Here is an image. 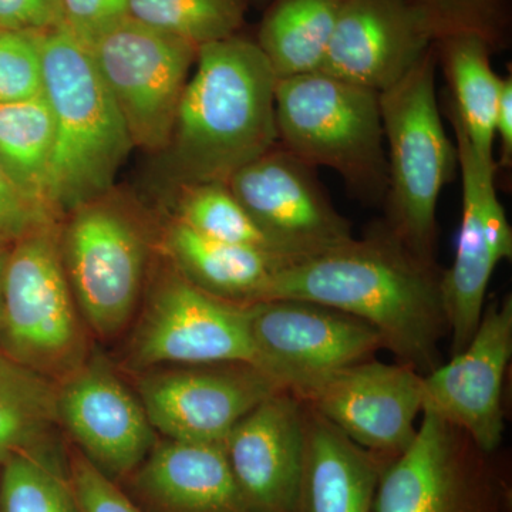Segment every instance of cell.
<instances>
[{"mask_svg":"<svg viewBox=\"0 0 512 512\" xmlns=\"http://www.w3.org/2000/svg\"><path fill=\"white\" fill-rule=\"evenodd\" d=\"M451 90V119L474 151L495 161L494 124L501 77L490 60V40L476 30L446 33L434 43Z\"/></svg>","mask_w":512,"mask_h":512,"instance_id":"cell-23","label":"cell"},{"mask_svg":"<svg viewBox=\"0 0 512 512\" xmlns=\"http://www.w3.org/2000/svg\"><path fill=\"white\" fill-rule=\"evenodd\" d=\"M456 136L463 185V220L453 265L441 274L451 356L466 348L485 309L491 276L500 262L512 258V229L498 197L497 161L478 156L460 126Z\"/></svg>","mask_w":512,"mask_h":512,"instance_id":"cell-12","label":"cell"},{"mask_svg":"<svg viewBox=\"0 0 512 512\" xmlns=\"http://www.w3.org/2000/svg\"><path fill=\"white\" fill-rule=\"evenodd\" d=\"M53 144L55 124L43 94L0 104V168L33 205L55 220L47 200Z\"/></svg>","mask_w":512,"mask_h":512,"instance_id":"cell-26","label":"cell"},{"mask_svg":"<svg viewBox=\"0 0 512 512\" xmlns=\"http://www.w3.org/2000/svg\"><path fill=\"white\" fill-rule=\"evenodd\" d=\"M345 0H275L256 45L279 79L319 72Z\"/></svg>","mask_w":512,"mask_h":512,"instance_id":"cell-25","label":"cell"},{"mask_svg":"<svg viewBox=\"0 0 512 512\" xmlns=\"http://www.w3.org/2000/svg\"><path fill=\"white\" fill-rule=\"evenodd\" d=\"M57 383L0 350V463L16 454L59 457Z\"/></svg>","mask_w":512,"mask_h":512,"instance_id":"cell-24","label":"cell"},{"mask_svg":"<svg viewBox=\"0 0 512 512\" xmlns=\"http://www.w3.org/2000/svg\"><path fill=\"white\" fill-rule=\"evenodd\" d=\"M254 363L299 400L343 367L383 349L377 330L320 303L268 299L247 305Z\"/></svg>","mask_w":512,"mask_h":512,"instance_id":"cell-10","label":"cell"},{"mask_svg":"<svg viewBox=\"0 0 512 512\" xmlns=\"http://www.w3.org/2000/svg\"><path fill=\"white\" fill-rule=\"evenodd\" d=\"M134 147L163 153L198 47L126 18L83 43Z\"/></svg>","mask_w":512,"mask_h":512,"instance_id":"cell-9","label":"cell"},{"mask_svg":"<svg viewBox=\"0 0 512 512\" xmlns=\"http://www.w3.org/2000/svg\"><path fill=\"white\" fill-rule=\"evenodd\" d=\"M168 264L202 291L224 301H262L279 269L295 259L205 237L183 222L170 221L161 237Z\"/></svg>","mask_w":512,"mask_h":512,"instance_id":"cell-22","label":"cell"},{"mask_svg":"<svg viewBox=\"0 0 512 512\" xmlns=\"http://www.w3.org/2000/svg\"><path fill=\"white\" fill-rule=\"evenodd\" d=\"M245 0H130L128 18L201 47L237 35Z\"/></svg>","mask_w":512,"mask_h":512,"instance_id":"cell-27","label":"cell"},{"mask_svg":"<svg viewBox=\"0 0 512 512\" xmlns=\"http://www.w3.org/2000/svg\"><path fill=\"white\" fill-rule=\"evenodd\" d=\"M302 402L389 464L416 437L423 376L402 363L370 357L333 373Z\"/></svg>","mask_w":512,"mask_h":512,"instance_id":"cell-15","label":"cell"},{"mask_svg":"<svg viewBox=\"0 0 512 512\" xmlns=\"http://www.w3.org/2000/svg\"><path fill=\"white\" fill-rule=\"evenodd\" d=\"M43 94V67L37 33L0 29V104Z\"/></svg>","mask_w":512,"mask_h":512,"instance_id":"cell-30","label":"cell"},{"mask_svg":"<svg viewBox=\"0 0 512 512\" xmlns=\"http://www.w3.org/2000/svg\"><path fill=\"white\" fill-rule=\"evenodd\" d=\"M512 356V296L485 305L476 333L450 362L423 376V412L495 453L503 443L505 377Z\"/></svg>","mask_w":512,"mask_h":512,"instance_id":"cell-16","label":"cell"},{"mask_svg":"<svg viewBox=\"0 0 512 512\" xmlns=\"http://www.w3.org/2000/svg\"><path fill=\"white\" fill-rule=\"evenodd\" d=\"M0 512H82L59 457L16 454L0 463Z\"/></svg>","mask_w":512,"mask_h":512,"instance_id":"cell-29","label":"cell"},{"mask_svg":"<svg viewBox=\"0 0 512 512\" xmlns=\"http://www.w3.org/2000/svg\"><path fill=\"white\" fill-rule=\"evenodd\" d=\"M60 252L87 329L100 339L116 338L133 319L143 289L144 229L103 195L70 212L60 231Z\"/></svg>","mask_w":512,"mask_h":512,"instance_id":"cell-8","label":"cell"},{"mask_svg":"<svg viewBox=\"0 0 512 512\" xmlns=\"http://www.w3.org/2000/svg\"><path fill=\"white\" fill-rule=\"evenodd\" d=\"M228 362L254 363L247 305L215 298L168 265L138 320L128 363L143 372Z\"/></svg>","mask_w":512,"mask_h":512,"instance_id":"cell-11","label":"cell"},{"mask_svg":"<svg viewBox=\"0 0 512 512\" xmlns=\"http://www.w3.org/2000/svg\"><path fill=\"white\" fill-rule=\"evenodd\" d=\"M386 466L305 404V454L295 512H373Z\"/></svg>","mask_w":512,"mask_h":512,"instance_id":"cell-21","label":"cell"},{"mask_svg":"<svg viewBox=\"0 0 512 512\" xmlns=\"http://www.w3.org/2000/svg\"><path fill=\"white\" fill-rule=\"evenodd\" d=\"M251 363L165 366L143 370L137 394L165 439L222 444L245 414L279 392Z\"/></svg>","mask_w":512,"mask_h":512,"instance_id":"cell-13","label":"cell"},{"mask_svg":"<svg viewBox=\"0 0 512 512\" xmlns=\"http://www.w3.org/2000/svg\"><path fill=\"white\" fill-rule=\"evenodd\" d=\"M441 37L416 0H345L319 72L382 93Z\"/></svg>","mask_w":512,"mask_h":512,"instance_id":"cell-18","label":"cell"},{"mask_svg":"<svg viewBox=\"0 0 512 512\" xmlns=\"http://www.w3.org/2000/svg\"><path fill=\"white\" fill-rule=\"evenodd\" d=\"M52 222L55 220L33 205L0 168V242L12 244Z\"/></svg>","mask_w":512,"mask_h":512,"instance_id":"cell-33","label":"cell"},{"mask_svg":"<svg viewBox=\"0 0 512 512\" xmlns=\"http://www.w3.org/2000/svg\"><path fill=\"white\" fill-rule=\"evenodd\" d=\"M174 218L205 237L282 255L228 184L207 183L178 188ZM288 258V256H285ZM291 259V258H289Z\"/></svg>","mask_w":512,"mask_h":512,"instance_id":"cell-28","label":"cell"},{"mask_svg":"<svg viewBox=\"0 0 512 512\" xmlns=\"http://www.w3.org/2000/svg\"><path fill=\"white\" fill-rule=\"evenodd\" d=\"M37 42L55 124L47 200L56 218L103 197L134 144L86 46L64 26Z\"/></svg>","mask_w":512,"mask_h":512,"instance_id":"cell-3","label":"cell"},{"mask_svg":"<svg viewBox=\"0 0 512 512\" xmlns=\"http://www.w3.org/2000/svg\"><path fill=\"white\" fill-rule=\"evenodd\" d=\"M315 170L276 144L227 183L266 237L291 259L322 254L353 238L352 224L336 210Z\"/></svg>","mask_w":512,"mask_h":512,"instance_id":"cell-14","label":"cell"},{"mask_svg":"<svg viewBox=\"0 0 512 512\" xmlns=\"http://www.w3.org/2000/svg\"><path fill=\"white\" fill-rule=\"evenodd\" d=\"M194 66L163 151L177 188L227 184L278 144V77L256 42L235 35L207 43Z\"/></svg>","mask_w":512,"mask_h":512,"instance_id":"cell-2","label":"cell"},{"mask_svg":"<svg viewBox=\"0 0 512 512\" xmlns=\"http://www.w3.org/2000/svg\"><path fill=\"white\" fill-rule=\"evenodd\" d=\"M495 141L500 144V164L510 167L512 161V77H501L500 96L494 124Z\"/></svg>","mask_w":512,"mask_h":512,"instance_id":"cell-36","label":"cell"},{"mask_svg":"<svg viewBox=\"0 0 512 512\" xmlns=\"http://www.w3.org/2000/svg\"><path fill=\"white\" fill-rule=\"evenodd\" d=\"M59 26L62 0H0V29L45 33Z\"/></svg>","mask_w":512,"mask_h":512,"instance_id":"cell-34","label":"cell"},{"mask_svg":"<svg viewBox=\"0 0 512 512\" xmlns=\"http://www.w3.org/2000/svg\"><path fill=\"white\" fill-rule=\"evenodd\" d=\"M420 6L429 10L441 29V36L456 30H476V15L483 8L485 0H416ZM484 35V33H483ZM487 36V35H485Z\"/></svg>","mask_w":512,"mask_h":512,"instance_id":"cell-35","label":"cell"},{"mask_svg":"<svg viewBox=\"0 0 512 512\" xmlns=\"http://www.w3.org/2000/svg\"><path fill=\"white\" fill-rule=\"evenodd\" d=\"M86 329L55 222L12 242L3 275L0 350L59 383L90 356Z\"/></svg>","mask_w":512,"mask_h":512,"instance_id":"cell-6","label":"cell"},{"mask_svg":"<svg viewBox=\"0 0 512 512\" xmlns=\"http://www.w3.org/2000/svg\"><path fill=\"white\" fill-rule=\"evenodd\" d=\"M130 0H62L63 26L82 43L128 18Z\"/></svg>","mask_w":512,"mask_h":512,"instance_id":"cell-32","label":"cell"},{"mask_svg":"<svg viewBox=\"0 0 512 512\" xmlns=\"http://www.w3.org/2000/svg\"><path fill=\"white\" fill-rule=\"evenodd\" d=\"M126 480L146 512H249L224 443L165 439Z\"/></svg>","mask_w":512,"mask_h":512,"instance_id":"cell-20","label":"cell"},{"mask_svg":"<svg viewBox=\"0 0 512 512\" xmlns=\"http://www.w3.org/2000/svg\"><path fill=\"white\" fill-rule=\"evenodd\" d=\"M249 512H295L305 454V403L279 390L256 404L224 441Z\"/></svg>","mask_w":512,"mask_h":512,"instance_id":"cell-19","label":"cell"},{"mask_svg":"<svg viewBox=\"0 0 512 512\" xmlns=\"http://www.w3.org/2000/svg\"><path fill=\"white\" fill-rule=\"evenodd\" d=\"M373 512H512L510 468L423 412L413 443L384 467Z\"/></svg>","mask_w":512,"mask_h":512,"instance_id":"cell-7","label":"cell"},{"mask_svg":"<svg viewBox=\"0 0 512 512\" xmlns=\"http://www.w3.org/2000/svg\"><path fill=\"white\" fill-rule=\"evenodd\" d=\"M436 47L402 80L379 93L386 146L384 224L414 254L436 261L437 207L456 174L457 147L447 136L437 101Z\"/></svg>","mask_w":512,"mask_h":512,"instance_id":"cell-4","label":"cell"},{"mask_svg":"<svg viewBox=\"0 0 512 512\" xmlns=\"http://www.w3.org/2000/svg\"><path fill=\"white\" fill-rule=\"evenodd\" d=\"M441 274L382 221L362 238L288 262L262 301L315 302L365 320L397 362L427 376L444 363L440 346L448 338Z\"/></svg>","mask_w":512,"mask_h":512,"instance_id":"cell-1","label":"cell"},{"mask_svg":"<svg viewBox=\"0 0 512 512\" xmlns=\"http://www.w3.org/2000/svg\"><path fill=\"white\" fill-rule=\"evenodd\" d=\"M10 244L0 242V323H2L3 275H5L6 259H8Z\"/></svg>","mask_w":512,"mask_h":512,"instance_id":"cell-37","label":"cell"},{"mask_svg":"<svg viewBox=\"0 0 512 512\" xmlns=\"http://www.w3.org/2000/svg\"><path fill=\"white\" fill-rule=\"evenodd\" d=\"M278 144L313 168L338 173L357 200L375 205L387 191L379 93L323 72L279 79Z\"/></svg>","mask_w":512,"mask_h":512,"instance_id":"cell-5","label":"cell"},{"mask_svg":"<svg viewBox=\"0 0 512 512\" xmlns=\"http://www.w3.org/2000/svg\"><path fill=\"white\" fill-rule=\"evenodd\" d=\"M57 414L79 453L114 481L130 476L156 444L140 399L100 356L57 383Z\"/></svg>","mask_w":512,"mask_h":512,"instance_id":"cell-17","label":"cell"},{"mask_svg":"<svg viewBox=\"0 0 512 512\" xmlns=\"http://www.w3.org/2000/svg\"><path fill=\"white\" fill-rule=\"evenodd\" d=\"M67 474L82 512H146L79 451L70 458Z\"/></svg>","mask_w":512,"mask_h":512,"instance_id":"cell-31","label":"cell"}]
</instances>
